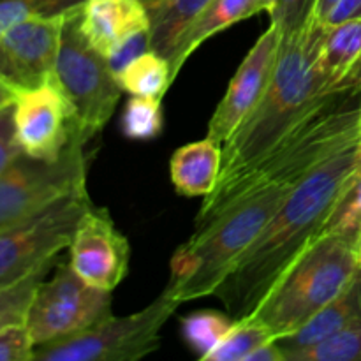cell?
<instances>
[{"label":"cell","instance_id":"6da1fadb","mask_svg":"<svg viewBox=\"0 0 361 361\" xmlns=\"http://www.w3.org/2000/svg\"><path fill=\"white\" fill-rule=\"evenodd\" d=\"M360 164L361 140L321 162L293 190L215 291L229 316H250L284 271L323 235L335 203Z\"/></svg>","mask_w":361,"mask_h":361},{"label":"cell","instance_id":"7a4b0ae2","mask_svg":"<svg viewBox=\"0 0 361 361\" xmlns=\"http://www.w3.org/2000/svg\"><path fill=\"white\" fill-rule=\"evenodd\" d=\"M319 35L321 25L314 23L281 39L277 66L263 99L222 145L221 175L214 190L224 189L307 116L337 97L328 95L317 66Z\"/></svg>","mask_w":361,"mask_h":361},{"label":"cell","instance_id":"3957f363","mask_svg":"<svg viewBox=\"0 0 361 361\" xmlns=\"http://www.w3.org/2000/svg\"><path fill=\"white\" fill-rule=\"evenodd\" d=\"M303 180L256 187L226 204L214 221L176 249L164 293L180 303L214 296L240 257L259 238Z\"/></svg>","mask_w":361,"mask_h":361},{"label":"cell","instance_id":"277c9868","mask_svg":"<svg viewBox=\"0 0 361 361\" xmlns=\"http://www.w3.org/2000/svg\"><path fill=\"white\" fill-rule=\"evenodd\" d=\"M356 238L321 235L275 282L250 316L274 334L288 337L337 298L360 271Z\"/></svg>","mask_w":361,"mask_h":361},{"label":"cell","instance_id":"5b68a950","mask_svg":"<svg viewBox=\"0 0 361 361\" xmlns=\"http://www.w3.org/2000/svg\"><path fill=\"white\" fill-rule=\"evenodd\" d=\"M80 21L81 6L62 14L53 81L73 108L76 134L90 143L109 122L123 90L106 56L87 41Z\"/></svg>","mask_w":361,"mask_h":361},{"label":"cell","instance_id":"8992f818","mask_svg":"<svg viewBox=\"0 0 361 361\" xmlns=\"http://www.w3.org/2000/svg\"><path fill=\"white\" fill-rule=\"evenodd\" d=\"M180 302L162 291L145 309L129 316H109L74 337L35 348L39 361H137L161 348V331Z\"/></svg>","mask_w":361,"mask_h":361},{"label":"cell","instance_id":"52a82bcc","mask_svg":"<svg viewBox=\"0 0 361 361\" xmlns=\"http://www.w3.org/2000/svg\"><path fill=\"white\" fill-rule=\"evenodd\" d=\"M74 136L59 159L44 161L20 154L0 171V231L25 221L67 194L87 189L90 155Z\"/></svg>","mask_w":361,"mask_h":361},{"label":"cell","instance_id":"ba28073f","mask_svg":"<svg viewBox=\"0 0 361 361\" xmlns=\"http://www.w3.org/2000/svg\"><path fill=\"white\" fill-rule=\"evenodd\" d=\"M92 204L87 189L78 190L0 231V288L55 263L69 249L78 222Z\"/></svg>","mask_w":361,"mask_h":361},{"label":"cell","instance_id":"9c48e42d","mask_svg":"<svg viewBox=\"0 0 361 361\" xmlns=\"http://www.w3.org/2000/svg\"><path fill=\"white\" fill-rule=\"evenodd\" d=\"M111 303V291L87 284L71 263H62L51 279L37 286L25 324L37 348L95 326L113 316Z\"/></svg>","mask_w":361,"mask_h":361},{"label":"cell","instance_id":"30bf717a","mask_svg":"<svg viewBox=\"0 0 361 361\" xmlns=\"http://www.w3.org/2000/svg\"><path fill=\"white\" fill-rule=\"evenodd\" d=\"M13 106L18 145L30 157L59 159L78 136L73 108L53 78L41 87L18 92Z\"/></svg>","mask_w":361,"mask_h":361},{"label":"cell","instance_id":"8fae6325","mask_svg":"<svg viewBox=\"0 0 361 361\" xmlns=\"http://www.w3.org/2000/svg\"><path fill=\"white\" fill-rule=\"evenodd\" d=\"M60 16H28L0 37V80L14 92L30 90L49 81L59 53Z\"/></svg>","mask_w":361,"mask_h":361},{"label":"cell","instance_id":"7c38bea8","mask_svg":"<svg viewBox=\"0 0 361 361\" xmlns=\"http://www.w3.org/2000/svg\"><path fill=\"white\" fill-rule=\"evenodd\" d=\"M130 245L106 208L92 204L80 219L69 245L73 270L94 288L111 291L129 271Z\"/></svg>","mask_w":361,"mask_h":361},{"label":"cell","instance_id":"4fadbf2b","mask_svg":"<svg viewBox=\"0 0 361 361\" xmlns=\"http://www.w3.org/2000/svg\"><path fill=\"white\" fill-rule=\"evenodd\" d=\"M281 32L275 25L259 35L229 81L224 97L208 122L207 137L224 145L263 99L277 66Z\"/></svg>","mask_w":361,"mask_h":361},{"label":"cell","instance_id":"5bb4252c","mask_svg":"<svg viewBox=\"0 0 361 361\" xmlns=\"http://www.w3.org/2000/svg\"><path fill=\"white\" fill-rule=\"evenodd\" d=\"M317 66L328 95L361 92V18L321 25Z\"/></svg>","mask_w":361,"mask_h":361},{"label":"cell","instance_id":"9a60e30c","mask_svg":"<svg viewBox=\"0 0 361 361\" xmlns=\"http://www.w3.org/2000/svg\"><path fill=\"white\" fill-rule=\"evenodd\" d=\"M80 28L101 55L141 30H150V20L141 0H85Z\"/></svg>","mask_w":361,"mask_h":361},{"label":"cell","instance_id":"2e32d148","mask_svg":"<svg viewBox=\"0 0 361 361\" xmlns=\"http://www.w3.org/2000/svg\"><path fill=\"white\" fill-rule=\"evenodd\" d=\"M270 7L271 0H210L207 7L197 14L196 20L183 30L171 55L168 56L171 66V80L175 81L178 78L187 60L204 41L247 18H252L264 11L268 13Z\"/></svg>","mask_w":361,"mask_h":361},{"label":"cell","instance_id":"e0dca14e","mask_svg":"<svg viewBox=\"0 0 361 361\" xmlns=\"http://www.w3.org/2000/svg\"><path fill=\"white\" fill-rule=\"evenodd\" d=\"M361 323V270L353 279L351 284L331 300L326 307L319 310L309 323L303 324L298 331L288 337L277 338L279 345L286 355V361L342 330Z\"/></svg>","mask_w":361,"mask_h":361},{"label":"cell","instance_id":"ac0fdd59","mask_svg":"<svg viewBox=\"0 0 361 361\" xmlns=\"http://www.w3.org/2000/svg\"><path fill=\"white\" fill-rule=\"evenodd\" d=\"M221 166L222 145L210 137L180 147L169 164L176 192L187 197L208 196L217 185Z\"/></svg>","mask_w":361,"mask_h":361},{"label":"cell","instance_id":"d6986e66","mask_svg":"<svg viewBox=\"0 0 361 361\" xmlns=\"http://www.w3.org/2000/svg\"><path fill=\"white\" fill-rule=\"evenodd\" d=\"M150 20V48L168 59L176 41L210 0H141Z\"/></svg>","mask_w":361,"mask_h":361},{"label":"cell","instance_id":"ffe728a7","mask_svg":"<svg viewBox=\"0 0 361 361\" xmlns=\"http://www.w3.org/2000/svg\"><path fill=\"white\" fill-rule=\"evenodd\" d=\"M116 81L126 94L162 101L173 85L171 66L164 55L148 49L134 59L122 73L116 74Z\"/></svg>","mask_w":361,"mask_h":361},{"label":"cell","instance_id":"44dd1931","mask_svg":"<svg viewBox=\"0 0 361 361\" xmlns=\"http://www.w3.org/2000/svg\"><path fill=\"white\" fill-rule=\"evenodd\" d=\"M235 324V317L221 310L204 309L190 312L182 319V337L194 355L207 360L208 355L222 342Z\"/></svg>","mask_w":361,"mask_h":361},{"label":"cell","instance_id":"7402d4cb","mask_svg":"<svg viewBox=\"0 0 361 361\" xmlns=\"http://www.w3.org/2000/svg\"><path fill=\"white\" fill-rule=\"evenodd\" d=\"M274 338V334L256 317L245 316L235 319L228 335L204 361H245L250 353Z\"/></svg>","mask_w":361,"mask_h":361},{"label":"cell","instance_id":"603a6c76","mask_svg":"<svg viewBox=\"0 0 361 361\" xmlns=\"http://www.w3.org/2000/svg\"><path fill=\"white\" fill-rule=\"evenodd\" d=\"M161 102V99L130 95L122 115L123 136L136 141H150L161 136L164 126Z\"/></svg>","mask_w":361,"mask_h":361},{"label":"cell","instance_id":"cb8c5ba5","mask_svg":"<svg viewBox=\"0 0 361 361\" xmlns=\"http://www.w3.org/2000/svg\"><path fill=\"white\" fill-rule=\"evenodd\" d=\"M53 267H55V263H49L39 270L32 271L21 281L6 286V288H0V330L11 326V324L25 323L35 289L44 281V277L51 271Z\"/></svg>","mask_w":361,"mask_h":361},{"label":"cell","instance_id":"d4e9b609","mask_svg":"<svg viewBox=\"0 0 361 361\" xmlns=\"http://www.w3.org/2000/svg\"><path fill=\"white\" fill-rule=\"evenodd\" d=\"M361 231V164L335 203L323 235H344L356 238Z\"/></svg>","mask_w":361,"mask_h":361},{"label":"cell","instance_id":"484cf974","mask_svg":"<svg viewBox=\"0 0 361 361\" xmlns=\"http://www.w3.org/2000/svg\"><path fill=\"white\" fill-rule=\"evenodd\" d=\"M291 361H361V323L298 353Z\"/></svg>","mask_w":361,"mask_h":361},{"label":"cell","instance_id":"4316f807","mask_svg":"<svg viewBox=\"0 0 361 361\" xmlns=\"http://www.w3.org/2000/svg\"><path fill=\"white\" fill-rule=\"evenodd\" d=\"M319 0H271L270 23L281 32V39L291 37L316 23Z\"/></svg>","mask_w":361,"mask_h":361},{"label":"cell","instance_id":"83f0119b","mask_svg":"<svg viewBox=\"0 0 361 361\" xmlns=\"http://www.w3.org/2000/svg\"><path fill=\"white\" fill-rule=\"evenodd\" d=\"M35 344L27 324H11L0 330V361H32Z\"/></svg>","mask_w":361,"mask_h":361},{"label":"cell","instance_id":"f1b7e54d","mask_svg":"<svg viewBox=\"0 0 361 361\" xmlns=\"http://www.w3.org/2000/svg\"><path fill=\"white\" fill-rule=\"evenodd\" d=\"M150 48V30H141L137 34L130 35L129 39L122 42L120 46H116L106 60H108L109 69L113 71V74H120L134 59H137L140 55H143L145 51H148Z\"/></svg>","mask_w":361,"mask_h":361},{"label":"cell","instance_id":"f546056e","mask_svg":"<svg viewBox=\"0 0 361 361\" xmlns=\"http://www.w3.org/2000/svg\"><path fill=\"white\" fill-rule=\"evenodd\" d=\"M13 102L0 109V171H4L18 155L23 154L14 133Z\"/></svg>","mask_w":361,"mask_h":361},{"label":"cell","instance_id":"4dcf8cb0","mask_svg":"<svg viewBox=\"0 0 361 361\" xmlns=\"http://www.w3.org/2000/svg\"><path fill=\"white\" fill-rule=\"evenodd\" d=\"M361 18V0H337L326 16L317 25H337L342 21Z\"/></svg>","mask_w":361,"mask_h":361},{"label":"cell","instance_id":"1f68e13d","mask_svg":"<svg viewBox=\"0 0 361 361\" xmlns=\"http://www.w3.org/2000/svg\"><path fill=\"white\" fill-rule=\"evenodd\" d=\"M28 18V11L21 0H0V37L9 27Z\"/></svg>","mask_w":361,"mask_h":361},{"label":"cell","instance_id":"d6a6232c","mask_svg":"<svg viewBox=\"0 0 361 361\" xmlns=\"http://www.w3.org/2000/svg\"><path fill=\"white\" fill-rule=\"evenodd\" d=\"M245 361H286V355L282 348L279 345L277 338L259 345L256 351L250 353Z\"/></svg>","mask_w":361,"mask_h":361},{"label":"cell","instance_id":"836d02e7","mask_svg":"<svg viewBox=\"0 0 361 361\" xmlns=\"http://www.w3.org/2000/svg\"><path fill=\"white\" fill-rule=\"evenodd\" d=\"M14 97H16V94H14V92L11 90L2 80H0V109H2L4 106L11 104V102L14 101Z\"/></svg>","mask_w":361,"mask_h":361},{"label":"cell","instance_id":"e575fe53","mask_svg":"<svg viewBox=\"0 0 361 361\" xmlns=\"http://www.w3.org/2000/svg\"><path fill=\"white\" fill-rule=\"evenodd\" d=\"M335 2H337V0H319V4H317V13H316V23H319V21L326 16L328 11L335 6Z\"/></svg>","mask_w":361,"mask_h":361},{"label":"cell","instance_id":"d590c367","mask_svg":"<svg viewBox=\"0 0 361 361\" xmlns=\"http://www.w3.org/2000/svg\"><path fill=\"white\" fill-rule=\"evenodd\" d=\"M356 263H358V268L361 270V231L358 233V236H356Z\"/></svg>","mask_w":361,"mask_h":361},{"label":"cell","instance_id":"8d00e7d4","mask_svg":"<svg viewBox=\"0 0 361 361\" xmlns=\"http://www.w3.org/2000/svg\"><path fill=\"white\" fill-rule=\"evenodd\" d=\"M360 134H361V102H360Z\"/></svg>","mask_w":361,"mask_h":361}]
</instances>
